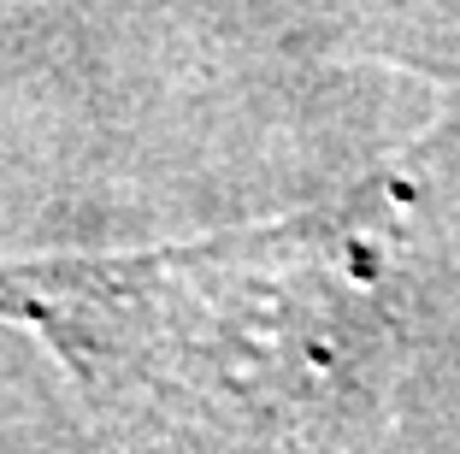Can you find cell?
I'll return each instance as SVG.
<instances>
[{
  "instance_id": "1",
  "label": "cell",
  "mask_w": 460,
  "mask_h": 454,
  "mask_svg": "<svg viewBox=\"0 0 460 454\" xmlns=\"http://www.w3.org/2000/svg\"><path fill=\"white\" fill-rule=\"evenodd\" d=\"M360 218L301 213L107 260L0 266V313L36 325L83 384L284 419L349 372L366 295Z\"/></svg>"
}]
</instances>
